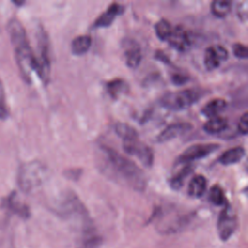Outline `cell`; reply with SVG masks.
Wrapping results in <instances>:
<instances>
[{
  "mask_svg": "<svg viewBox=\"0 0 248 248\" xmlns=\"http://www.w3.org/2000/svg\"><path fill=\"white\" fill-rule=\"evenodd\" d=\"M123 149L127 154L137 157L144 167H151L154 162V152L150 146L140 140L139 138L124 140Z\"/></svg>",
  "mask_w": 248,
  "mask_h": 248,
  "instance_id": "6",
  "label": "cell"
},
{
  "mask_svg": "<svg viewBox=\"0 0 248 248\" xmlns=\"http://www.w3.org/2000/svg\"><path fill=\"white\" fill-rule=\"evenodd\" d=\"M236 14H237L238 18L242 22H245L247 20V16H248V3H247V1H242V2H239L237 4Z\"/></svg>",
  "mask_w": 248,
  "mask_h": 248,
  "instance_id": "28",
  "label": "cell"
},
{
  "mask_svg": "<svg viewBox=\"0 0 248 248\" xmlns=\"http://www.w3.org/2000/svg\"><path fill=\"white\" fill-rule=\"evenodd\" d=\"M101 151L105 157L107 168L109 170V174L136 191L142 192L145 190L146 175L137 164L109 146L101 145Z\"/></svg>",
  "mask_w": 248,
  "mask_h": 248,
  "instance_id": "1",
  "label": "cell"
},
{
  "mask_svg": "<svg viewBox=\"0 0 248 248\" xmlns=\"http://www.w3.org/2000/svg\"><path fill=\"white\" fill-rule=\"evenodd\" d=\"M207 180L202 174H196L192 177L188 186V195L192 198H201L206 191Z\"/></svg>",
  "mask_w": 248,
  "mask_h": 248,
  "instance_id": "15",
  "label": "cell"
},
{
  "mask_svg": "<svg viewBox=\"0 0 248 248\" xmlns=\"http://www.w3.org/2000/svg\"><path fill=\"white\" fill-rule=\"evenodd\" d=\"M5 206L8 207L10 210L14 211L15 213L22 216V217H27L29 215V209L28 207L20 202V201L17 199L16 193L13 192L6 200H5Z\"/></svg>",
  "mask_w": 248,
  "mask_h": 248,
  "instance_id": "19",
  "label": "cell"
},
{
  "mask_svg": "<svg viewBox=\"0 0 248 248\" xmlns=\"http://www.w3.org/2000/svg\"><path fill=\"white\" fill-rule=\"evenodd\" d=\"M11 43L14 46L16 64L20 75L25 82H31L32 73L36 69L35 54L30 46L26 32L21 22L14 17L9 20L7 25Z\"/></svg>",
  "mask_w": 248,
  "mask_h": 248,
  "instance_id": "2",
  "label": "cell"
},
{
  "mask_svg": "<svg viewBox=\"0 0 248 248\" xmlns=\"http://www.w3.org/2000/svg\"><path fill=\"white\" fill-rule=\"evenodd\" d=\"M232 52L234 54V56H236L237 58L240 59H246L248 56V49L247 46L241 43H235L232 45Z\"/></svg>",
  "mask_w": 248,
  "mask_h": 248,
  "instance_id": "27",
  "label": "cell"
},
{
  "mask_svg": "<svg viewBox=\"0 0 248 248\" xmlns=\"http://www.w3.org/2000/svg\"><path fill=\"white\" fill-rule=\"evenodd\" d=\"M123 12V6L114 2L111 3L105 12H103L94 21L93 27L104 28L108 27L114 21L116 16Z\"/></svg>",
  "mask_w": 248,
  "mask_h": 248,
  "instance_id": "13",
  "label": "cell"
},
{
  "mask_svg": "<svg viewBox=\"0 0 248 248\" xmlns=\"http://www.w3.org/2000/svg\"><path fill=\"white\" fill-rule=\"evenodd\" d=\"M237 130L241 135H246L248 130V113L244 112L237 123Z\"/></svg>",
  "mask_w": 248,
  "mask_h": 248,
  "instance_id": "29",
  "label": "cell"
},
{
  "mask_svg": "<svg viewBox=\"0 0 248 248\" xmlns=\"http://www.w3.org/2000/svg\"><path fill=\"white\" fill-rule=\"evenodd\" d=\"M114 130H115V133L122 139V140L133 139V138H139L137 130L127 123H123V122L115 123Z\"/></svg>",
  "mask_w": 248,
  "mask_h": 248,
  "instance_id": "23",
  "label": "cell"
},
{
  "mask_svg": "<svg viewBox=\"0 0 248 248\" xmlns=\"http://www.w3.org/2000/svg\"><path fill=\"white\" fill-rule=\"evenodd\" d=\"M228 57L229 52L225 46L221 45H214L208 46L205 49L203 63L206 70L213 71L217 67H219L222 61L227 60Z\"/></svg>",
  "mask_w": 248,
  "mask_h": 248,
  "instance_id": "10",
  "label": "cell"
},
{
  "mask_svg": "<svg viewBox=\"0 0 248 248\" xmlns=\"http://www.w3.org/2000/svg\"><path fill=\"white\" fill-rule=\"evenodd\" d=\"M227 107L226 100L222 98H215L207 102L202 108V113L208 118L217 116L221 111H223Z\"/></svg>",
  "mask_w": 248,
  "mask_h": 248,
  "instance_id": "17",
  "label": "cell"
},
{
  "mask_svg": "<svg viewBox=\"0 0 248 248\" xmlns=\"http://www.w3.org/2000/svg\"><path fill=\"white\" fill-rule=\"evenodd\" d=\"M203 95L202 89L186 88L179 91L167 92L161 98V105L170 110H182L197 103Z\"/></svg>",
  "mask_w": 248,
  "mask_h": 248,
  "instance_id": "4",
  "label": "cell"
},
{
  "mask_svg": "<svg viewBox=\"0 0 248 248\" xmlns=\"http://www.w3.org/2000/svg\"><path fill=\"white\" fill-rule=\"evenodd\" d=\"M13 3L16 4V5H17V6H21V5H23L25 2H24V1H22V2H16V1H13Z\"/></svg>",
  "mask_w": 248,
  "mask_h": 248,
  "instance_id": "33",
  "label": "cell"
},
{
  "mask_svg": "<svg viewBox=\"0 0 248 248\" xmlns=\"http://www.w3.org/2000/svg\"><path fill=\"white\" fill-rule=\"evenodd\" d=\"M155 33L157 37L162 41H167L171 32V24L166 18H161L155 23Z\"/></svg>",
  "mask_w": 248,
  "mask_h": 248,
  "instance_id": "25",
  "label": "cell"
},
{
  "mask_svg": "<svg viewBox=\"0 0 248 248\" xmlns=\"http://www.w3.org/2000/svg\"><path fill=\"white\" fill-rule=\"evenodd\" d=\"M220 147V144L214 142L196 143L186 148L177 158L179 164H191L193 161L202 159L215 152Z\"/></svg>",
  "mask_w": 248,
  "mask_h": 248,
  "instance_id": "7",
  "label": "cell"
},
{
  "mask_svg": "<svg viewBox=\"0 0 248 248\" xmlns=\"http://www.w3.org/2000/svg\"><path fill=\"white\" fill-rule=\"evenodd\" d=\"M155 57H156L158 60L163 61L164 63L170 64L169 57L166 55V53H165V52H163V51H161V50H157V51L155 52Z\"/></svg>",
  "mask_w": 248,
  "mask_h": 248,
  "instance_id": "31",
  "label": "cell"
},
{
  "mask_svg": "<svg viewBox=\"0 0 248 248\" xmlns=\"http://www.w3.org/2000/svg\"><path fill=\"white\" fill-rule=\"evenodd\" d=\"M167 41L172 47L179 51L187 50L192 44L189 32L182 25L172 27L170 35Z\"/></svg>",
  "mask_w": 248,
  "mask_h": 248,
  "instance_id": "11",
  "label": "cell"
},
{
  "mask_svg": "<svg viewBox=\"0 0 248 248\" xmlns=\"http://www.w3.org/2000/svg\"><path fill=\"white\" fill-rule=\"evenodd\" d=\"M92 44V39L89 35L77 36L71 44L72 53L75 55H82L88 51Z\"/></svg>",
  "mask_w": 248,
  "mask_h": 248,
  "instance_id": "18",
  "label": "cell"
},
{
  "mask_svg": "<svg viewBox=\"0 0 248 248\" xmlns=\"http://www.w3.org/2000/svg\"><path fill=\"white\" fill-rule=\"evenodd\" d=\"M9 116V108L6 104V98H5V91L3 87V83L0 78V119L4 120L8 118Z\"/></svg>",
  "mask_w": 248,
  "mask_h": 248,
  "instance_id": "26",
  "label": "cell"
},
{
  "mask_svg": "<svg viewBox=\"0 0 248 248\" xmlns=\"http://www.w3.org/2000/svg\"><path fill=\"white\" fill-rule=\"evenodd\" d=\"M38 40V55H35L36 69L35 72L39 78L47 83L50 75V55H49V42L46 31L41 27L37 32Z\"/></svg>",
  "mask_w": 248,
  "mask_h": 248,
  "instance_id": "5",
  "label": "cell"
},
{
  "mask_svg": "<svg viewBox=\"0 0 248 248\" xmlns=\"http://www.w3.org/2000/svg\"><path fill=\"white\" fill-rule=\"evenodd\" d=\"M228 120L222 116H214L209 118L203 125V130L207 134H218L227 129Z\"/></svg>",
  "mask_w": 248,
  "mask_h": 248,
  "instance_id": "21",
  "label": "cell"
},
{
  "mask_svg": "<svg viewBox=\"0 0 248 248\" xmlns=\"http://www.w3.org/2000/svg\"><path fill=\"white\" fill-rule=\"evenodd\" d=\"M193 170L194 167L192 164H184V166L176 172H174L170 178V186L173 190H179L183 186L186 178L191 174Z\"/></svg>",
  "mask_w": 248,
  "mask_h": 248,
  "instance_id": "16",
  "label": "cell"
},
{
  "mask_svg": "<svg viewBox=\"0 0 248 248\" xmlns=\"http://www.w3.org/2000/svg\"><path fill=\"white\" fill-rule=\"evenodd\" d=\"M232 10V2L228 0H215L211 3V12L217 17H225Z\"/></svg>",
  "mask_w": 248,
  "mask_h": 248,
  "instance_id": "22",
  "label": "cell"
},
{
  "mask_svg": "<svg viewBox=\"0 0 248 248\" xmlns=\"http://www.w3.org/2000/svg\"><path fill=\"white\" fill-rule=\"evenodd\" d=\"M189 80L188 77L186 75L180 74V73H175L171 76V81L176 84V85H182L186 83Z\"/></svg>",
  "mask_w": 248,
  "mask_h": 248,
  "instance_id": "30",
  "label": "cell"
},
{
  "mask_svg": "<svg viewBox=\"0 0 248 248\" xmlns=\"http://www.w3.org/2000/svg\"><path fill=\"white\" fill-rule=\"evenodd\" d=\"M245 155V149L242 146H235L223 152L218 158V162L224 166H230L238 163Z\"/></svg>",
  "mask_w": 248,
  "mask_h": 248,
  "instance_id": "14",
  "label": "cell"
},
{
  "mask_svg": "<svg viewBox=\"0 0 248 248\" xmlns=\"http://www.w3.org/2000/svg\"><path fill=\"white\" fill-rule=\"evenodd\" d=\"M85 245H84V247L83 248H94V246L96 245V244H94V243H84Z\"/></svg>",
  "mask_w": 248,
  "mask_h": 248,
  "instance_id": "32",
  "label": "cell"
},
{
  "mask_svg": "<svg viewBox=\"0 0 248 248\" xmlns=\"http://www.w3.org/2000/svg\"><path fill=\"white\" fill-rule=\"evenodd\" d=\"M193 129V125L188 122H177L168 125L158 136V142H166L174 138L182 136Z\"/></svg>",
  "mask_w": 248,
  "mask_h": 248,
  "instance_id": "12",
  "label": "cell"
},
{
  "mask_svg": "<svg viewBox=\"0 0 248 248\" xmlns=\"http://www.w3.org/2000/svg\"><path fill=\"white\" fill-rule=\"evenodd\" d=\"M121 46L126 65L131 69H136L140 65L142 57L140 44L134 39L125 38L122 40Z\"/></svg>",
  "mask_w": 248,
  "mask_h": 248,
  "instance_id": "9",
  "label": "cell"
},
{
  "mask_svg": "<svg viewBox=\"0 0 248 248\" xmlns=\"http://www.w3.org/2000/svg\"><path fill=\"white\" fill-rule=\"evenodd\" d=\"M106 88L109 96L113 99H116L119 97V95L123 94L128 89L127 82L120 78H115L110 80H108L106 83Z\"/></svg>",
  "mask_w": 248,
  "mask_h": 248,
  "instance_id": "20",
  "label": "cell"
},
{
  "mask_svg": "<svg viewBox=\"0 0 248 248\" xmlns=\"http://www.w3.org/2000/svg\"><path fill=\"white\" fill-rule=\"evenodd\" d=\"M47 176L46 167L40 161H30L24 163L18 169L17 183L19 188L29 193L43 184Z\"/></svg>",
  "mask_w": 248,
  "mask_h": 248,
  "instance_id": "3",
  "label": "cell"
},
{
  "mask_svg": "<svg viewBox=\"0 0 248 248\" xmlns=\"http://www.w3.org/2000/svg\"><path fill=\"white\" fill-rule=\"evenodd\" d=\"M237 225V217L232 208L230 204H225L217 221V231L220 238L224 241L228 240L236 230Z\"/></svg>",
  "mask_w": 248,
  "mask_h": 248,
  "instance_id": "8",
  "label": "cell"
},
{
  "mask_svg": "<svg viewBox=\"0 0 248 248\" xmlns=\"http://www.w3.org/2000/svg\"><path fill=\"white\" fill-rule=\"evenodd\" d=\"M208 199H209L210 202L213 203L214 205H225V204H227L225 192H224L223 188L218 184H214L210 188Z\"/></svg>",
  "mask_w": 248,
  "mask_h": 248,
  "instance_id": "24",
  "label": "cell"
}]
</instances>
